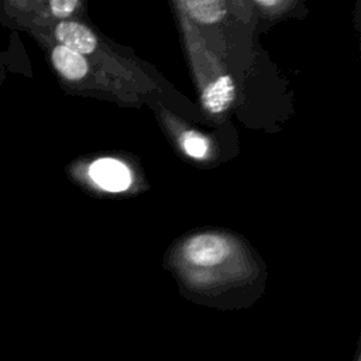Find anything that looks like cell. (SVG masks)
<instances>
[{
	"instance_id": "7a4b0ae2",
	"label": "cell",
	"mask_w": 361,
	"mask_h": 361,
	"mask_svg": "<svg viewBox=\"0 0 361 361\" xmlns=\"http://www.w3.org/2000/svg\"><path fill=\"white\" fill-rule=\"evenodd\" d=\"M54 37L58 45L65 47L82 56L92 54L97 45L94 34L86 25L78 21H59L54 28Z\"/></svg>"
},
{
	"instance_id": "5b68a950",
	"label": "cell",
	"mask_w": 361,
	"mask_h": 361,
	"mask_svg": "<svg viewBox=\"0 0 361 361\" xmlns=\"http://www.w3.org/2000/svg\"><path fill=\"white\" fill-rule=\"evenodd\" d=\"M234 83L230 76H221L206 86L202 93V104L210 113H221L234 99Z\"/></svg>"
},
{
	"instance_id": "3957f363",
	"label": "cell",
	"mask_w": 361,
	"mask_h": 361,
	"mask_svg": "<svg viewBox=\"0 0 361 361\" xmlns=\"http://www.w3.org/2000/svg\"><path fill=\"white\" fill-rule=\"evenodd\" d=\"M89 173L94 183L110 192H123L131 183V176L127 166L113 158H102L94 161L90 165Z\"/></svg>"
},
{
	"instance_id": "6da1fadb",
	"label": "cell",
	"mask_w": 361,
	"mask_h": 361,
	"mask_svg": "<svg viewBox=\"0 0 361 361\" xmlns=\"http://www.w3.org/2000/svg\"><path fill=\"white\" fill-rule=\"evenodd\" d=\"M183 257L197 267L221 264L231 252L228 241L217 234H200L189 238L182 248Z\"/></svg>"
},
{
	"instance_id": "52a82bcc",
	"label": "cell",
	"mask_w": 361,
	"mask_h": 361,
	"mask_svg": "<svg viewBox=\"0 0 361 361\" xmlns=\"http://www.w3.org/2000/svg\"><path fill=\"white\" fill-rule=\"evenodd\" d=\"M182 147L188 155L199 159L206 155L209 144L202 134L195 131H186L182 137Z\"/></svg>"
},
{
	"instance_id": "9c48e42d",
	"label": "cell",
	"mask_w": 361,
	"mask_h": 361,
	"mask_svg": "<svg viewBox=\"0 0 361 361\" xmlns=\"http://www.w3.org/2000/svg\"><path fill=\"white\" fill-rule=\"evenodd\" d=\"M6 79V66L0 58V82H3Z\"/></svg>"
},
{
	"instance_id": "8992f818",
	"label": "cell",
	"mask_w": 361,
	"mask_h": 361,
	"mask_svg": "<svg viewBox=\"0 0 361 361\" xmlns=\"http://www.w3.org/2000/svg\"><path fill=\"white\" fill-rule=\"evenodd\" d=\"M182 4L195 20L203 24L217 23L226 14V6L217 0H189Z\"/></svg>"
},
{
	"instance_id": "8fae6325",
	"label": "cell",
	"mask_w": 361,
	"mask_h": 361,
	"mask_svg": "<svg viewBox=\"0 0 361 361\" xmlns=\"http://www.w3.org/2000/svg\"><path fill=\"white\" fill-rule=\"evenodd\" d=\"M354 361H361V355H360V351H357L355 354V360Z\"/></svg>"
},
{
	"instance_id": "277c9868",
	"label": "cell",
	"mask_w": 361,
	"mask_h": 361,
	"mask_svg": "<svg viewBox=\"0 0 361 361\" xmlns=\"http://www.w3.org/2000/svg\"><path fill=\"white\" fill-rule=\"evenodd\" d=\"M52 68L66 80L75 82L87 73V62L85 56L61 45H54L49 52Z\"/></svg>"
},
{
	"instance_id": "ba28073f",
	"label": "cell",
	"mask_w": 361,
	"mask_h": 361,
	"mask_svg": "<svg viewBox=\"0 0 361 361\" xmlns=\"http://www.w3.org/2000/svg\"><path fill=\"white\" fill-rule=\"evenodd\" d=\"M80 3L78 0H49L48 10L56 18L69 17Z\"/></svg>"
},
{
	"instance_id": "30bf717a",
	"label": "cell",
	"mask_w": 361,
	"mask_h": 361,
	"mask_svg": "<svg viewBox=\"0 0 361 361\" xmlns=\"http://www.w3.org/2000/svg\"><path fill=\"white\" fill-rule=\"evenodd\" d=\"M257 3H258V4H261V6H267V7H271V6H276V4H279V1H274V0H271V1H264V0H258Z\"/></svg>"
}]
</instances>
